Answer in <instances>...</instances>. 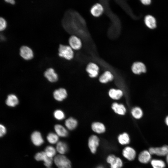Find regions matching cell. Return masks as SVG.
I'll list each match as a JSON object with an SVG mask.
<instances>
[{"instance_id": "cell-20", "label": "cell", "mask_w": 168, "mask_h": 168, "mask_svg": "<svg viewBox=\"0 0 168 168\" xmlns=\"http://www.w3.org/2000/svg\"><path fill=\"white\" fill-rule=\"evenodd\" d=\"M144 21L145 25L149 28L153 29L156 27V19L152 16L151 15L146 16L145 17Z\"/></svg>"}, {"instance_id": "cell-7", "label": "cell", "mask_w": 168, "mask_h": 168, "mask_svg": "<svg viewBox=\"0 0 168 168\" xmlns=\"http://www.w3.org/2000/svg\"><path fill=\"white\" fill-rule=\"evenodd\" d=\"M69 46L73 49L76 50H80L82 46L81 39L76 35L71 36L68 39Z\"/></svg>"}, {"instance_id": "cell-23", "label": "cell", "mask_w": 168, "mask_h": 168, "mask_svg": "<svg viewBox=\"0 0 168 168\" xmlns=\"http://www.w3.org/2000/svg\"><path fill=\"white\" fill-rule=\"evenodd\" d=\"M114 76L109 71H105L99 77V81L101 83H105L113 80Z\"/></svg>"}, {"instance_id": "cell-26", "label": "cell", "mask_w": 168, "mask_h": 168, "mask_svg": "<svg viewBox=\"0 0 168 168\" xmlns=\"http://www.w3.org/2000/svg\"><path fill=\"white\" fill-rule=\"evenodd\" d=\"M117 138L119 142L122 145L128 144L130 142V138L129 135L125 132L119 134Z\"/></svg>"}, {"instance_id": "cell-25", "label": "cell", "mask_w": 168, "mask_h": 168, "mask_svg": "<svg viewBox=\"0 0 168 168\" xmlns=\"http://www.w3.org/2000/svg\"><path fill=\"white\" fill-rule=\"evenodd\" d=\"M77 121L72 117L67 119L65 122V124L66 128L71 130L74 129L77 127Z\"/></svg>"}, {"instance_id": "cell-15", "label": "cell", "mask_w": 168, "mask_h": 168, "mask_svg": "<svg viewBox=\"0 0 168 168\" xmlns=\"http://www.w3.org/2000/svg\"><path fill=\"white\" fill-rule=\"evenodd\" d=\"M44 75V77L50 82H55L58 80V75L52 68L47 69L45 71Z\"/></svg>"}, {"instance_id": "cell-35", "label": "cell", "mask_w": 168, "mask_h": 168, "mask_svg": "<svg viewBox=\"0 0 168 168\" xmlns=\"http://www.w3.org/2000/svg\"><path fill=\"white\" fill-rule=\"evenodd\" d=\"M5 1L7 3L11 4H14L15 3V1L14 0H6Z\"/></svg>"}, {"instance_id": "cell-19", "label": "cell", "mask_w": 168, "mask_h": 168, "mask_svg": "<svg viewBox=\"0 0 168 168\" xmlns=\"http://www.w3.org/2000/svg\"><path fill=\"white\" fill-rule=\"evenodd\" d=\"M19 103V100L17 96L14 94L8 95L6 100V104L8 106L14 107Z\"/></svg>"}, {"instance_id": "cell-4", "label": "cell", "mask_w": 168, "mask_h": 168, "mask_svg": "<svg viewBox=\"0 0 168 168\" xmlns=\"http://www.w3.org/2000/svg\"><path fill=\"white\" fill-rule=\"evenodd\" d=\"M99 143L100 139L96 135H93L89 137L88 145L89 149L92 153L94 154L96 152Z\"/></svg>"}, {"instance_id": "cell-2", "label": "cell", "mask_w": 168, "mask_h": 168, "mask_svg": "<svg viewBox=\"0 0 168 168\" xmlns=\"http://www.w3.org/2000/svg\"><path fill=\"white\" fill-rule=\"evenodd\" d=\"M54 162L58 168H72L71 161L64 155L56 156L54 158Z\"/></svg>"}, {"instance_id": "cell-10", "label": "cell", "mask_w": 168, "mask_h": 168, "mask_svg": "<svg viewBox=\"0 0 168 168\" xmlns=\"http://www.w3.org/2000/svg\"><path fill=\"white\" fill-rule=\"evenodd\" d=\"M123 156L128 161H132L134 160L136 156L135 150L130 147H126L123 149L122 152Z\"/></svg>"}, {"instance_id": "cell-31", "label": "cell", "mask_w": 168, "mask_h": 168, "mask_svg": "<svg viewBox=\"0 0 168 168\" xmlns=\"http://www.w3.org/2000/svg\"><path fill=\"white\" fill-rule=\"evenodd\" d=\"M54 117L57 120H62L65 117V114L63 111L60 110H57L54 113Z\"/></svg>"}, {"instance_id": "cell-11", "label": "cell", "mask_w": 168, "mask_h": 168, "mask_svg": "<svg viewBox=\"0 0 168 168\" xmlns=\"http://www.w3.org/2000/svg\"><path fill=\"white\" fill-rule=\"evenodd\" d=\"M31 139L33 143L36 146H41L44 142L41 133L38 131L32 133L31 135Z\"/></svg>"}, {"instance_id": "cell-29", "label": "cell", "mask_w": 168, "mask_h": 168, "mask_svg": "<svg viewBox=\"0 0 168 168\" xmlns=\"http://www.w3.org/2000/svg\"><path fill=\"white\" fill-rule=\"evenodd\" d=\"M131 114L133 116L137 119H140L143 115V112L142 109L138 107L133 108L132 110Z\"/></svg>"}, {"instance_id": "cell-6", "label": "cell", "mask_w": 168, "mask_h": 168, "mask_svg": "<svg viewBox=\"0 0 168 168\" xmlns=\"http://www.w3.org/2000/svg\"><path fill=\"white\" fill-rule=\"evenodd\" d=\"M20 55L21 57L25 60H30L34 57V53L32 49L26 45L21 46L19 50Z\"/></svg>"}, {"instance_id": "cell-32", "label": "cell", "mask_w": 168, "mask_h": 168, "mask_svg": "<svg viewBox=\"0 0 168 168\" xmlns=\"http://www.w3.org/2000/svg\"><path fill=\"white\" fill-rule=\"evenodd\" d=\"M7 27V22L3 17H0V30L3 31Z\"/></svg>"}, {"instance_id": "cell-36", "label": "cell", "mask_w": 168, "mask_h": 168, "mask_svg": "<svg viewBox=\"0 0 168 168\" xmlns=\"http://www.w3.org/2000/svg\"><path fill=\"white\" fill-rule=\"evenodd\" d=\"M165 122L166 124L168 126V116L166 118Z\"/></svg>"}, {"instance_id": "cell-28", "label": "cell", "mask_w": 168, "mask_h": 168, "mask_svg": "<svg viewBox=\"0 0 168 168\" xmlns=\"http://www.w3.org/2000/svg\"><path fill=\"white\" fill-rule=\"evenodd\" d=\"M58 136L54 133H49L47 136V139L50 143L54 144L58 142L59 139Z\"/></svg>"}, {"instance_id": "cell-13", "label": "cell", "mask_w": 168, "mask_h": 168, "mask_svg": "<svg viewBox=\"0 0 168 168\" xmlns=\"http://www.w3.org/2000/svg\"><path fill=\"white\" fill-rule=\"evenodd\" d=\"M104 11L103 6L100 3H96L92 6L90 9V13L95 17H99L101 16Z\"/></svg>"}, {"instance_id": "cell-24", "label": "cell", "mask_w": 168, "mask_h": 168, "mask_svg": "<svg viewBox=\"0 0 168 168\" xmlns=\"http://www.w3.org/2000/svg\"><path fill=\"white\" fill-rule=\"evenodd\" d=\"M108 94L111 99L116 100L120 99L123 95V92L122 90L114 88L110 89Z\"/></svg>"}, {"instance_id": "cell-17", "label": "cell", "mask_w": 168, "mask_h": 168, "mask_svg": "<svg viewBox=\"0 0 168 168\" xmlns=\"http://www.w3.org/2000/svg\"><path fill=\"white\" fill-rule=\"evenodd\" d=\"M92 130L95 133L98 134H101L104 133L106 130L104 125L100 122H94L91 126Z\"/></svg>"}, {"instance_id": "cell-27", "label": "cell", "mask_w": 168, "mask_h": 168, "mask_svg": "<svg viewBox=\"0 0 168 168\" xmlns=\"http://www.w3.org/2000/svg\"><path fill=\"white\" fill-rule=\"evenodd\" d=\"M151 164L153 168H165L166 164L163 160L158 159H153L151 161Z\"/></svg>"}, {"instance_id": "cell-9", "label": "cell", "mask_w": 168, "mask_h": 168, "mask_svg": "<svg viewBox=\"0 0 168 168\" xmlns=\"http://www.w3.org/2000/svg\"><path fill=\"white\" fill-rule=\"evenodd\" d=\"M99 68L95 63L93 62L89 63L86 68V71L89 76L92 78L96 77L98 75Z\"/></svg>"}, {"instance_id": "cell-34", "label": "cell", "mask_w": 168, "mask_h": 168, "mask_svg": "<svg viewBox=\"0 0 168 168\" xmlns=\"http://www.w3.org/2000/svg\"><path fill=\"white\" fill-rule=\"evenodd\" d=\"M141 2L144 5H148L151 3V1L150 0H142Z\"/></svg>"}, {"instance_id": "cell-21", "label": "cell", "mask_w": 168, "mask_h": 168, "mask_svg": "<svg viewBox=\"0 0 168 168\" xmlns=\"http://www.w3.org/2000/svg\"><path fill=\"white\" fill-rule=\"evenodd\" d=\"M56 134L61 137H66L68 136V133L67 130L61 124H57L54 127Z\"/></svg>"}, {"instance_id": "cell-3", "label": "cell", "mask_w": 168, "mask_h": 168, "mask_svg": "<svg viewBox=\"0 0 168 168\" xmlns=\"http://www.w3.org/2000/svg\"><path fill=\"white\" fill-rule=\"evenodd\" d=\"M106 160L107 162L110 164L111 168H122L123 166L122 160L113 154L108 156Z\"/></svg>"}, {"instance_id": "cell-38", "label": "cell", "mask_w": 168, "mask_h": 168, "mask_svg": "<svg viewBox=\"0 0 168 168\" xmlns=\"http://www.w3.org/2000/svg\"><path fill=\"white\" fill-rule=\"evenodd\" d=\"M166 160L167 163L168 164V154L166 156Z\"/></svg>"}, {"instance_id": "cell-39", "label": "cell", "mask_w": 168, "mask_h": 168, "mask_svg": "<svg viewBox=\"0 0 168 168\" xmlns=\"http://www.w3.org/2000/svg\"><path fill=\"white\" fill-rule=\"evenodd\" d=\"M1 38H2V39H1V40H5V38L3 36V35H2V37L1 36Z\"/></svg>"}, {"instance_id": "cell-37", "label": "cell", "mask_w": 168, "mask_h": 168, "mask_svg": "<svg viewBox=\"0 0 168 168\" xmlns=\"http://www.w3.org/2000/svg\"><path fill=\"white\" fill-rule=\"evenodd\" d=\"M96 168H105V167L102 166H97Z\"/></svg>"}, {"instance_id": "cell-8", "label": "cell", "mask_w": 168, "mask_h": 168, "mask_svg": "<svg viewBox=\"0 0 168 168\" xmlns=\"http://www.w3.org/2000/svg\"><path fill=\"white\" fill-rule=\"evenodd\" d=\"M149 151L151 155L164 156L168 154V146L165 145L159 147H151Z\"/></svg>"}, {"instance_id": "cell-5", "label": "cell", "mask_w": 168, "mask_h": 168, "mask_svg": "<svg viewBox=\"0 0 168 168\" xmlns=\"http://www.w3.org/2000/svg\"><path fill=\"white\" fill-rule=\"evenodd\" d=\"M35 158L37 161H43L44 165L47 167H50L52 165L53 158L48 157L44 152L37 153L35 156Z\"/></svg>"}, {"instance_id": "cell-33", "label": "cell", "mask_w": 168, "mask_h": 168, "mask_svg": "<svg viewBox=\"0 0 168 168\" xmlns=\"http://www.w3.org/2000/svg\"><path fill=\"white\" fill-rule=\"evenodd\" d=\"M0 136L1 137L3 136L6 133V127L2 124L0 125Z\"/></svg>"}, {"instance_id": "cell-30", "label": "cell", "mask_w": 168, "mask_h": 168, "mask_svg": "<svg viewBox=\"0 0 168 168\" xmlns=\"http://www.w3.org/2000/svg\"><path fill=\"white\" fill-rule=\"evenodd\" d=\"M44 152L48 157L52 158L56 155V150L53 147L48 146L45 147Z\"/></svg>"}, {"instance_id": "cell-1", "label": "cell", "mask_w": 168, "mask_h": 168, "mask_svg": "<svg viewBox=\"0 0 168 168\" xmlns=\"http://www.w3.org/2000/svg\"><path fill=\"white\" fill-rule=\"evenodd\" d=\"M58 56L66 60H72L74 57L73 49L68 45L60 44L58 48Z\"/></svg>"}, {"instance_id": "cell-16", "label": "cell", "mask_w": 168, "mask_h": 168, "mask_svg": "<svg viewBox=\"0 0 168 168\" xmlns=\"http://www.w3.org/2000/svg\"><path fill=\"white\" fill-rule=\"evenodd\" d=\"M138 159L140 162L143 164H147L151 160V154L149 151L145 150L140 153Z\"/></svg>"}, {"instance_id": "cell-14", "label": "cell", "mask_w": 168, "mask_h": 168, "mask_svg": "<svg viewBox=\"0 0 168 168\" xmlns=\"http://www.w3.org/2000/svg\"><path fill=\"white\" fill-rule=\"evenodd\" d=\"M131 68L133 72L136 74L145 73L146 71L145 65L141 62H137L134 63L133 64Z\"/></svg>"}, {"instance_id": "cell-18", "label": "cell", "mask_w": 168, "mask_h": 168, "mask_svg": "<svg viewBox=\"0 0 168 168\" xmlns=\"http://www.w3.org/2000/svg\"><path fill=\"white\" fill-rule=\"evenodd\" d=\"M111 108L115 113L119 115H124L126 112V109L122 104L114 103L112 105Z\"/></svg>"}, {"instance_id": "cell-22", "label": "cell", "mask_w": 168, "mask_h": 168, "mask_svg": "<svg viewBox=\"0 0 168 168\" xmlns=\"http://www.w3.org/2000/svg\"><path fill=\"white\" fill-rule=\"evenodd\" d=\"M56 150L60 154L64 155L68 152V147L66 142L59 141L57 143Z\"/></svg>"}, {"instance_id": "cell-12", "label": "cell", "mask_w": 168, "mask_h": 168, "mask_svg": "<svg viewBox=\"0 0 168 168\" xmlns=\"http://www.w3.org/2000/svg\"><path fill=\"white\" fill-rule=\"evenodd\" d=\"M53 94L54 99L58 101H61L65 99L68 95L66 90L62 88L55 90Z\"/></svg>"}, {"instance_id": "cell-40", "label": "cell", "mask_w": 168, "mask_h": 168, "mask_svg": "<svg viewBox=\"0 0 168 168\" xmlns=\"http://www.w3.org/2000/svg\"><path fill=\"white\" fill-rule=\"evenodd\" d=\"M47 168H50V167H48Z\"/></svg>"}]
</instances>
